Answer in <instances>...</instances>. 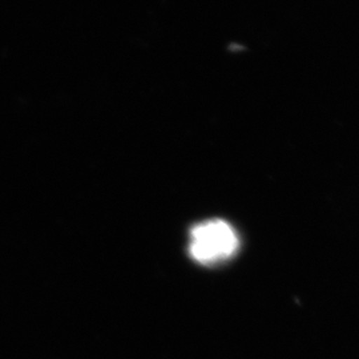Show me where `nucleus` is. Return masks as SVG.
Wrapping results in <instances>:
<instances>
[{"label":"nucleus","instance_id":"1","mask_svg":"<svg viewBox=\"0 0 359 359\" xmlns=\"http://www.w3.org/2000/svg\"><path fill=\"white\" fill-rule=\"evenodd\" d=\"M238 245V236L226 221L209 219L191 231L189 253L201 265H216L234 256Z\"/></svg>","mask_w":359,"mask_h":359}]
</instances>
